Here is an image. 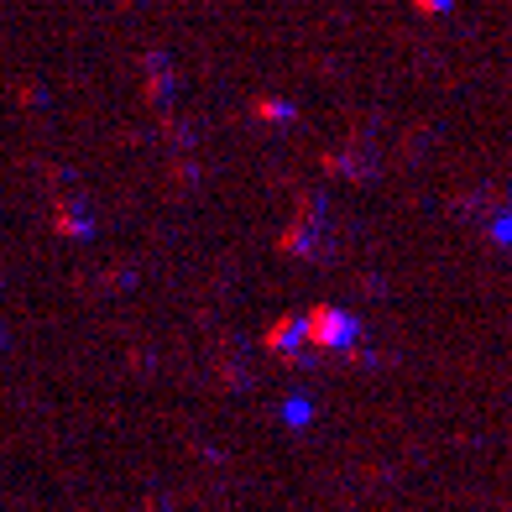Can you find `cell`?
<instances>
[{"instance_id":"6da1fadb","label":"cell","mask_w":512,"mask_h":512,"mask_svg":"<svg viewBox=\"0 0 512 512\" xmlns=\"http://www.w3.org/2000/svg\"><path fill=\"white\" fill-rule=\"evenodd\" d=\"M304 324V340L314 345V351H345V345H356L361 340V324L345 314V309H309V319H298Z\"/></svg>"},{"instance_id":"7a4b0ae2","label":"cell","mask_w":512,"mask_h":512,"mask_svg":"<svg viewBox=\"0 0 512 512\" xmlns=\"http://www.w3.org/2000/svg\"><path fill=\"white\" fill-rule=\"evenodd\" d=\"M298 340H304V324H298V319H277V324H267V351H293Z\"/></svg>"},{"instance_id":"3957f363","label":"cell","mask_w":512,"mask_h":512,"mask_svg":"<svg viewBox=\"0 0 512 512\" xmlns=\"http://www.w3.org/2000/svg\"><path fill=\"white\" fill-rule=\"evenodd\" d=\"M418 11H429V16H439V11H450V0H413Z\"/></svg>"}]
</instances>
